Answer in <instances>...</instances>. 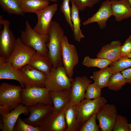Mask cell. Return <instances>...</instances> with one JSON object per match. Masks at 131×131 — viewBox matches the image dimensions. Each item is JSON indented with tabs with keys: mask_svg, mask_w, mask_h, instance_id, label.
I'll return each instance as SVG.
<instances>
[{
	"mask_svg": "<svg viewBox=\"0 0 131 131\" xmlns=\"http://www.w3.org/2000/svg\"><path fill=\"white\" fill-rule=\"evenodd\" d=\"M47 35L48 57L53 67L56 68L63 66L62 41L65 35L64 30L58 23L55 21H52Z\"/></svg>",
	"mask_w": 131,
	"mask_h": 131,
	"instance_id": "1",
	"label": "cell"
},
{
	"mask_svg": "<svg viewBox=\"0 0 131 131\" xmlns=\"http://www.w3.org/2000/svg\"><path fill=\"white\" fill-rule=\"evenodd\" d=\"M20 38L25 44L32 48L36 52L48 56V35H42L36 32L32 28L28 20L26 21L24 30L21 31Z\"/></svg>",
	"mask_w": 131,
	"mask_h": 131,
	"instance_id": "2",
	"label": "cell"
},
{
	"mask_svg": "<svg viewBox=\"0 0 131 131\" xmlns=\"http://www.w3.org/2000/svg\"><path fill=\"white\" fill-rule=\"evenodd\" d=\"M107 103L105 98L101 96L92 100L84 98L75 105L77 120L79 125L82 127L92 116L96 114L100 108Z\"/></svg>",
	"mask_w": 131,
	"mask_h": 131,
	"instance_id": "3",
	"label": "cell"
},
{
	"mask_svg": "<svg viewBox=\"0 0 131 131\" xmlns=\"http://www.w3.org/2000/svg\"><path fill=\"white\" fill-rule=\"evenodd\" d=\"M23 88L4 82L0 85V106L10 112L21 103L20 92Z\"/></svg>",
	"mask_w": 131,
	"mask_h": 131,
	"instance_id": "4",
	"label": "cell"
},
{
	"mask_svg": "<svg viewBox=\"0 0 131 131\" xmlns=\"http://www.w3.org/2000/svg\"><path fill=\"white\" fill-rule=\"evenodd\" d=\"M74 79L67 76L63 66L53 67L50 73L47 75L45 87L50 90H57L65 89H71Z\"/></svg>",
	"mask_w": 131,
	"mask_h": 131,
	"instance_id": "5",
	"label": "cell"
},
{
	"mask_svg": "<svg viewBox=\"0 0 131 131\" xmlns=\"http://www.w3.org/2000/svg\"><path fill=\"white\" fill-rule=\"evenodd\" d=\"M49 91L45 87L32 86L23 88L20 92L21 103L27 106L39 103L53 104Z\"/></svg>",
	"mask_w": 131,
	"mask_h": 131,
	"instance_id": "6",
	"label": "cell"
},
{
	"mask_svg": "<svg viewBox=\"0 0 131 131\" xmlns=\"http://www.w3.org/2000/svg\"><path fill=\"white\" fill-rule=\"evenodd\" d=\"M32 48L25 44L20 37L16 39L15 47L10 56L6 61L11 62L12 66L17 70L29 63L35 52Z\"/></svg>",
	"mask_w": 131,
	"mask_h": 131,
	"instance_id": "7",
	"label": "cell"
},
{
	"mask_svg": "<svg viewBox=\"0 0 131 131\" xmlns=\"http://www.w3.org/2000/svg\"><path fill=\"white\" fill-rule=\"evenodd\" d=\"M65 108L59 111L52 109L48 112L37 126L40 131H66L67 127L65 118Z\"/></svg>",
	"mask_w": 131,
	"mask_h": 131,
	"instance_id": "8",
	"label": "cell"
},
{
	"mask_svg": "<svg viewBox=\"0 0 131 131\" xmlns=\"http://www.w3.org/2000/svg\"><path fill=\"white\" fill-rule=\"evenodd\" d=\"M25 88L36 86L45 87L47 75L30 64H26L18 70Z\"/></svg>",
	"mask_w": 131,
	"mask_h": 131,
	"instance_id": "9",
	"label": "cell"
},
{
	"mask_svg": "<svg viewBox=\"0 0 131 131\" xmlns=\"http://www.w3.org/2000/svg\"><path fill=\"white\" fill-rule=\"evenodd\" d=\"M62 58L63 65L67 76L72 78L74 68L79 61V57L75 46L69 44L68 38L65 35L62 41Z\"/></svg>",
	"mask_w": 131,
	"mask_h": 131,
	"instance_id": "10",
	"label": "cell"
},
{
	"mask_svg": "<svg viewBox=\"0 0 131 131\" xmlns=\"http://www.w3.org/2000/svg\"><path fill=\"white\" fill-rule=\"evenodd\" d=\"M118 113L115 105L107 104L102 106L96 114L98 125L102 131H111L115 124Z\"/></svg>",
	"mask_w": 131,
	"mask_h": 131,
	"instance_id": "11",
	"label": "cell"
},
{
	"mask_svg": "<svg viewBox=\"0 0 131 131\" xmlns=\"http://www.w3.org/2000/svg\"><path fill=\"white\" fill-rule=\"evenodd\" d=\"M10 22L5 19L3 27L0 31V57L7 59L12 52L16 43V39L10 29Z\"/></svg>",
	"mask_w": 131,
	"mask_h": 131,
	"instance_id": "12",
	"label": "cell"
},
{
	"mask_svg": "<svg viewBox=\"0 0 131 131\" xmlns=\"http://www.w3.org/2000/svg\"><path fill=\"white\" fill-rule=\"evenodd\" d=\"M57 6L56 3L49 5L36 14L37 22L33 28L35 31L41 34L47 35L52 22L53 17L57 10Z\"/></svg>",
	"mask_w": 131,
	"mask_h": 131,
	"instance_id": "13",
	"label": "cell"
},
{
	"mask_svg": "<svg viewBox=\"0 0 131 131\" xmlns=\"http://www.w3.org/2000/svg\"><path fill=\"white\" fill-rule=\"evenodd\" d=\"M29 115L27 118L23 119L27 124L36 127L43 118L53 108V104L42 103H38L27 106Z\"/></svg>",
	"mask_w": 131,
	"mask_h": 131,
	"instance_id": "14",
	"label": "cell"
},
{
	"mask_svg": "<svg viewBox=\"0 0 131 131\" xmlns=\"http://www.w3.org/2000/svg\"><path fill=\"white\" fill-rule=\"evenodd\" d=\"M112 16L111 5L110 0H106L103 2L98 11L91 17L83 22L82 24L86 25L94 22L97 23L100 29L106 26L108 19Z\"/></svg>",
	"mask_w": 131,
	"mask_h": 131,
	"instance_id": "15",
	"label": "cell"
},
{
	"mask_svg": "<svg viewBox=\"0 0 131 131\" xmlns=\"http://www.w3.org/2000/svg\"><path fill=\"white\" fill-rule=\"evenodd\" d=\"M92 82L86 76H77L74 79L71 89V102L75 105L83 99L87 87Z\"/></svg>",
	"mask_w": 131,
	"mask_h": 131,
	"instance_id": "16",
	"label": "cell"
},
{
	"mask_svg": "<svg viewBox=\"0 0 131 131\" xmlns=\"http://www.w3.org/2000/svg\"><path fill=\"white\" fill-rule=\"evenodd\" d=\"M29 114L27 106L21 103L19 104L9 113L1 115L2 125L0 129L3 131H13L20 115L22 114L27 115Z\"/></svg>",
	"mask_w": 131,
	"mask_h": 131,
	"instance_id": "17",
	"label": "cell"
},
{
	"mask_svg": "<svg viewBox=\"0 0 131 131\" xmlns=\"http://www.w3.org/2000/svg\"><path fill=\"white\" fill-rule=\"evenodd\" d=\"M49 94L53 102L52 110L54 111H59L63 109L71 102V89L50 90Z\"/></svg>",
	"mask_w": 131,
	"mask_h": 131,
	"instance_id": "18",
	"label": "cell"
},
{
	"mask_svg": "<svg viewBox=\"0 0 131 131\" xmlns=\"http://www.w3.org/2000/svg\"><path fill=\"white\" fill-rule=\"evenodd\" d=\"M112 15L120 22L131 17V6L128 0H111Z\"/></svg>",
	"mask_w": 131,
	"mask_h": 131,
	"instance_id": "19",
	"label": "cell"
},
{
	"mask_svg": "<svg viewBox=\"0 0 131 131\" xmlns=\"http://www.w3.org/2000/svg\"><path fill=\"white\" fill-rule=\"evenodd\" d=\"M121 42L119 40L113 41L103 46L97 54V57L107 59L112 62L116 61L121 57Z\"/></svg>",
	"mask_w": 131,
	"mask_h": 131,
	"instance_id": "20",
	"label": "cell"
},
{
	"mask_svg": "<svg viewBox=\"0 0 131 131\" xmlns=\"http://www.w3.org/2000/svg\"><path fill=\"white\" fill-rule=\"evenodd\" d=\"M0 79L14 80L18 82L23 88H25L18 70L14 67L12 63L0 57Z\"/></svg>",
	"mask_w": 131,
	"mask_h": 131,
	"instance_id": "21",
	"label": "cell"
},
{
	"mask_svg": "<svg viewBox=\"0 0 131 131\" xmlns=\"http://www.w3.org/2000/svg\"><path fill=\"white\" fill-rule=\"evenodd\" d=\"M29 64L47 75L50 73L53 67L52 64L47 56L36 52L33 55Z\"/></svg>",
	"mask_w": 131,
	"mask_h": 131,
	"instance_id": "22",
	"label": "cell"
},
{
	"mask_svg": "<svg viewBox=\"0 0 131 131\" xmlns=\"http://www.w3.org/2000/svg\"><path fill=\"white\" fill-rule=\"evenodd\" d=\"M49 4V1L44 0H19V6L25 14L32 13L36 14Z\"/></svg>",
	"mask_w": 131,
	"mask_h": 131,
	"instance_id": "23",
	"label": "cell"
},
{
	"mask_svg": "<svg viewBox=\"0 0 131 131\" xmlns=\"http://www.w3.org/2000/svg\"><path fill=\"white\" fill-rule=\"evenodd\" d=\"M65 115L67 127L66 131H79L81 127L77 121L75 105L72 102L65 108Z\"/></svg>",
	"mask_w": 131,
	"mask_h": 131,
	"instance_id": "24",
	"label": "cell"
},
{
	"mask_svg": "<svg viewBox=\"0 0 131 131\" xmlns=\"http://www.w3.org/2000/svg\"><path fill=\"white\" fill-rule=\"evenodd\" d=\"M71 2L72 4L71 16L73 26V35L75 40L79 42L82 38L85 37L80 29L81 20L79 16L80 10L72 2Z\"/></svg>",
	"mask_w": 131,
	"mask_h": 131,
	"instance_id": "25",
	"label": "cell"
},
{
	"mask_svg": "<svg viewBox=\"0 0 131 131\" xmlns=\"http://www.w3.org/2000/svg\"><path fill=\"white\" fill-rule=\"evenodd\" d=\"M112 74L111 68L108 66L100 70L93 71L90 78L99 88L102 89L107 87Z\"/></svg>",
	"mask_w": 131,
	"mask_h": 131,
	"instance_id": "26",
	"label": "cell"
},
{
	"mask_svg": "<svg viewBox=\"0 0 131 131\" xmlns=\"http://www.w3.org/2000/svg\"><path fill=\"white\" fill-rule=\"evenodd\" d=\"M19 0H0V5L4 11L9 14L23 16L25 13L19 4Z\"/></svg>",
	"mask_w": 131,
	"mask_h": 131,
	"instance_id": "27",
	"label": "cell"
},
{
	"mask_svg": "<svg viewBox=\"0 0 131 131\" xmlns=\"http://www.w3.org/2000/svg\"><path fill=\"white\" fill-rule=\"evenodd\" d=\"M112 62L106 59L98 57L92 58L87 56L84 57L82 64L88 67H96L102 69L108 66Z\"/></svg>",
	"mask_w": 131,
	"mask_h": 131,
	"instance_id": "28",
	"label": "cell"
},
{
	"mask_svg": "<svg viewBox=\"0 0 131 131\" xmlns=\"http://www.w3.org/2000/svg\"><path fill=\"white\" fill-rule=\"evenodd\" d=\"M126 83L125 79L121 72H118L112 74L107 87L110 90L117 91L121 89Z\"/></svg>",
	"mask_w": 131,
	"mask_h": 131,
	"instance_id": "29",
	"label": "cell"
},
{
	"mask_svg": "<svg viewBox=\"0 0 131 131\" xmlns=\"http://www.w3.org/2000/svg\"><path fill=\"white\" fill-rule=\"evenodd\" d=\"M109 67L111 68L113 74L121 72L131 67V58L127 57H121L116 61L112 62Z\"/></svg>",
	"mask_w": 131,
	"mask_h": 131,
	"instance_id": "30",
	"label": "cell"
},
{
	"mask_svg": "<svg viewBox=\"0 0 131 131\" xmlns=\"http://www.w3.org/2000/svg\"><path fill=\"white\" fill-rule=\"evenodd\" d=\"M101 89L94 82L90 84L86 90L84 98L90 99L99 98L101 96Z\"/></svg>",
	"mask_w": 131,
	"mask_h": 131,
	"instance_id": "31",
	"label": "cell"
},
{
	"mask_svg": "<svg viewBox=\"0 0 131 131\" xmlns=\"http://www.w3.org/2000/svg\"><path fill=\"white\" fill-rule=\"evenodd\" d=\"M96 119V114H94L82 125L79 131H101Z\"/></svg>",
	"mask_w": 131,
	"mask_h": 131,
	"instance_id": "32",
	"label": "cell"
},
{
	"mask_svg": "<svg viewBox=\"0 0 131 131\" xmlns=\"http://www.w3.org/2000/svg\"><path fill=\"white\" fill-rule=\"evenodd\" d=\"M70 1V0H62L60 9L64 15L66 22L73 31V26L71 20V9L69 5Z\"/></svg>",
	"mask_w": 131,
	"mask_h": 131,
	"instance_id": "33",
	"label": "cell"
},
{
	"mask_svg": "<svg viewBox=\"0 0 131 131\" xmlns=\"http://www.w3.org/2000/svg\"><path fill=\"white\" fill-rule=\"evenodd\" d=\"M128 121L125 117L117 115L116 122L112 131H129Z\"/></svg>",
	"mask_w": 131,
	"mask_h": 131,
	"instance_id": "34",
	"label": "cell"
},
{
	"mask_svg": "<svg viewBox=\"0 0 131 131\" xmlns=\"http://www.w3.org/2000/svg\"><path fill=\"white\" fill-rule=\"evenodd\" d=\"M13 131H40L38 127H34L27 124L19 117L15 125Z\"/></svg>",
	"mask_w": 131,
	"mask_h": 131,
	"instance_id": "35",
	"label": "cell"
},
{
	"mask_svg": "<svg viewBox=\"0 0 131 131\" xmlns=\"http://www.w3.org/2000/svg\"><path fill=\"white\" fill-rule=\"evenodd\" d=\"M80 10L83 11L87 8H92L100 1V0H70Z\"/></svg>",
	"mask_w": 131,
	"mask_h": 131,
	"instance_id": "36",
	"label": "cell"
},
{
	"mask_svg": "<svg viewBox=\"0 0 131 131\" xmlns=\"http://www.w3.org/2000/svg\"><path fill=\"white\" fill-rule=\"evenodd\" d=\"M131 53V35L127 38L120 49L121 57H126Z\"/></svg>",
	"mask_w": 131,
	"mask_h": 131,
	"instance_id": "37",
	"label": "cell"
},
{
	"mask_svg": "<svg viewBox=\"0 0 131 131\" xmlns=\"http://www.w3.org/2000/svg\"><path fill=\"white\" fill-rule=\"evenodd\" d=\"M126 81V83L131 84V67L121 72Z\"/></svg>",
	"mask_w": 131,
	"mask_h": 131,
	"instance_id": "38",
	"label": "cell"
},
{
	"mask_svg": "<svg viewBox=\"0 0 131 131\" xmlns=\"http://www.w3.org/2000/svg\"><path fill=\"white\" fill-rule=\"evenodd\" d=\"M3 16L2 15H0V27L3 25L4 19H3Z\"/></svg>",
	"mask_w": 131,
	"mask_h": 131,
	"instance_id": "39",
	"label": "cell"
},
{
	"mask_svg": "<svg viewBox=\"0 0 131 131\" xmlns=\"http://www.w3.org/2000/svg\"><path fill=\"white\" fill-rule=\"evenodd\" d=\"M45 0L47 1H52L54 2H57V0Z\"/></svg>",
	"mask_w": 131,
	"mask_h": 131,
	"instance_id": "40",
	"label": "cell"
},
{
	"mask_svg": "<svg viewBox=\"0 0 131 131\" xmlns=\"http://www.w3.org/2000/svg\"><path fill=\"white\" fill-rule=\"evenodd\" d=\"M128 128L129 131H131V123L129 124Z\"/></svg>",
	"mask_w": 131,
	"mask_h": 131,
	"instance_id": "41",
	"label": "cell"
},
{
	"mask_svg": "<svg viewBox=\"0 0 131 131\" xmlns=\"http://www.w3.org/2000/svg\"><path fill=\"white\" fill-rule=\"evenodd\" d=\"M126 57H128L131 58V53L129 54Z\"/></svg>",
	"mask_w": 131,
	"mask_h": 131,
	"instance_id": "42",
	"label": "cell"
},
{
	"mask_svg": "<svg viewBox=\"0 0 131 131\" xmlns=\"http://www.w3.org/2000/svg\"><path fill=\"white\" fill-rule=\"evenodd\" d=\"M129 1L131 6V0H128Z\"/></svg>",
	"mask_w": 131,
	"mask_h": 131,
	"instance_id": "43",
	"label": "cell"
}]
</instances>
